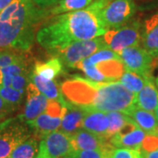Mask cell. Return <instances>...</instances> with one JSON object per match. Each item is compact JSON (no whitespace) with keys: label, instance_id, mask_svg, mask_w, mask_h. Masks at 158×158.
I'll list each match as a JSON object with an SVG mask.
<instances>
[{"label":"cell","instance_id":"cell-35","mask_svg":"<svg viewBox=\"0 0 158 158\" xmlns=\"http://www.w3.org/2000/svg\"><path fill=\"white\" fill-rule=\"evenodd\" d=\"M143 158H158V149L152 152H143Z\"/></svg>","mask_w":158,"mask_h":158},{"label":"cell","instance_id":"cell-31","mask_svg":"<svg viewBox=\"0 0 158 158\" xmlns=\"http://www.w3.org/2000/svg\"><path fill=\"white\" fill-rule=\"evenodd\" d=\"M111 153L106 150H77L70 158H109Z\"/></svg>","mask_w":158,"mask_h":158},{"label":"cell","instance_id":"cell-12","mask_svg":"<svg viewBox=\"0 0 158 158\" xmlns=\"http://www.w3.org/2000/svg\"><path fill=\"white\" fill-rule=\"evenodd\" d=\"M66 111L62 118V123L59 129L72 135L77 131L82 129V123L86 111L75 106L65 99Z\"/></svg>","mask_w":158,"mask_h":158},{"label":"cell","instance_id":"cell-18","mask_svg":"<svg viewBox=\"0 0 158 158\" xmlns=\"http://www.w3.org/2000/svg\"><path fill=\"white\" fill-rule=\"evenodd\" d=\"M30 82H32L49 100H60L63 98L61 88L56 82L44 78L35 73L34 70H32L30 73Z\"/></svg>","mask_w":158,"mask_h":158},{"label":"cell","instance_id":"cell-27","mask_svg":"<svg viewBox=\"0 0 158 158\" xmlns=\"http://www.w3.org/2000/svg\"><path fill=\"white\" fill-rule=\"evenodd\" d=\"M0 96L7 103L18 108L24 100V98L26 96V91H20L14 90L11 87H6L0 85Z\"/></svg>","mask_w":158,"mask_h":158},{"label":"cell","instance_id":"cell-36","mask_svg":"<svg viewBox=\"0 0 158 158\" xmlns=\"http://www.w3.org/2000/svg\"><path fill=\"white\" fill-rule=\"evenodd\" d=\"M13 0H0V13L9 6Z\"/></svg>","mask_w":158,"mask_h":158},{"label":"cell","instance_id":"cell-39","mask_svg":"<svg viewBox=\"0 0 158 158\" xmlns=\"http://www.w3.org/2000/svg\"><path fill=\"white\" fill-rule=\"evenodd\" d=\"M35 158H45V157H44L43 156H41L40 154H39V153H38V155H37V156H36V157H35Z\"/></svg>","mask_w":158,"mask_h":158},{"label":"cell","instance_id":"cell-22","mask_svg":"<svg viewBox=\"0 0 158 158\" xmlns=\"http://www.w3.org/2000/svg\"><path fill=\"white\" fill-rule=\"evenodd\" d=\"M38 138L30 136L13 149L9 158H35L39 153Z\"/></svg>","mask_w":158,"mask_h":158},{"label":"cell","instance_id":"cell-15","mask_svg":"<svg viewBox=\"0 0 158 158\" xmlns=\"http://www.w3.org/2000/svg\"><path fill=\"white\" fill-rule=\"evenodd\" d=\"M108 127L109 119L106 113L99 111H86L82 123V129L106 137Z\"/></svg>","mask_w":158,"mask_h":158},{"label":"cell","instance_id":"cell-2","mask_svg":"<svg viewBox=\"0 0 158 158\" xmlns=\"http://www.w3.org/2000/svg\"><path fill=\"white\" fill-rule=\"evenodd\" d=\"M108 30L87 9L60 14L38 30L35 39L40 47L58 56L79 40L100 37Z\"/></svg>","mask_w":158,"mask_h":158},{"label":"cell","instance_id":"cell-3","mask_svg":"<svg viewBox=\"0 0 158 158\" xmlns=\"http://www.w3.org/2000/svg\"><path fill=\"white\" fill-rule=\"evenodd\" d=\"M48 15L33 0H13L0 13V48L28 51L38 25Z\"/></svg>","mask_w":158,"mask_h":158},{"label":"cell","instance_id":"cell-1","mask_svg":"<svg viewBox=\"0 0 158 158\" xmlns=\"http://www.w3.org/2000/svg\"><path fill=\"white\" fill-rule=\"evenodd\" d=\"M61 91L69 103L85 111L127 113L136 105L137 94L118 82H95L74 77L62 83Z\"/></svg>","mask_w":158,"mask_h":158},{"label":"cell","instance_id":"cell-30","mask_svg":"<svg viewBox=\"0 0 158 158\" xmlns=\"http://www.w3.org/2000/svg\"><path fill=\"white\" fill-rule=\"evenodd\" d=\"M24 58L25 56L23 55L14 52L11 49L0 50V69L6 68L11 64L19 62Z\"/></svg>","mask_w":158,"mask_h":158},{"label":"cell","instance_id":"cell-33","mask_svg":"<svg viewBox=\"0 0 158 158\" xmlns=\"http://www.w3.org/2000/svg\"><path fill=\"white\" fill-rule=\"evenodd\" d=\"M16 108L17 107L7 103L2 97L0 96V124L2 122H4L6 119H7L6 117L9 114H11L12 112H14L16 110Z\"/></svg>","mask_w":158,"mask_h":158},{"label":"cell","instance_id":"cell-32","mask_svg":"<svg viewBox=\"0 0 158 158\" xmlns=\"http://www.w3.org/2000/svg\"><path fill=\"white\" fill-rule=\"evenodd\" d=\"M141 148L143 152H152L158 149V135H148L145 136Z\"/></svg>","mask_w":158,"mask_h":158},{"label":"cell","instance_id":"cell-20","mask_svg":"<svg viewBox=\"0 0 158 158\" xmlns=\"http://www.w3.org/2000/svg\"><path fill=\"white\" fill-rule=\"evenodd\" d=\"M146 136V132L137 127L135 130L130 134L124 136L113 135L110 139V142L115 148H141V142Z\"/></svg>","mask_w":158,"mask_h":158},{"label":"cell","instance_id":"cell-8","mask_svg":"<svg viewBox=\"0 0 158 158\" xmlns=\"http://www.w3.org/2000/svg\"><path fill=\"white\" fill-rule=\"evenodd\" d=\"M74 151L70 135L61 130L47 135L40 142L39 154L45 158H70Z\"/></svg>","mask_w":158,"mask_h":158},{"label":"cell","instance_id":"cell-6","mask_svg":"<svg viewBox=\"0 0 158 158\" xmlns=\"http://www.w3.org/2000/svg\"><path fill=\"white\" fill-rule=\"evenodd\" d=\"M108 48L104 38L96 37L93 39L79 40L69 45L57 56L62 61L63 66L75 68L77 62L85 60L102 48Z\"/></svg>","mask_w":158,"mask_h":158},{"label":"cell","instance_id":"cell-11","mask_svg":"<svg viewBox=\"0 0 158 158\" xmlns=\"http://www.w3.org/2000/svg\"><path fill=\"white\" fill-rule=\"evenodd\" d=\"M27 101L23 113L19 117L27 122L37 118L41 113H43L47 109L49 99L43 95L35 85L29 82L26 89Z\"/></svg>","mask_w":158,"mask_h":158},{"label":"cell","instance_id":"cell-38","mask_svg":"<svg viewBox=\"0 0 158 158\" xmlns=\"http://www.w3.org/2000/svg\"><path fill=\"white\" fill-rule=\"evenodd\" d=\"M155 82H156V87H157L158 89V75L157 77H156V80H155Z\"/></svg>","mask_w":158,"mask_h":158},{"label":"cell","instance_id":"cell-5","mask_svg":"<svg viewBox=\"0 0 158 158\" xmlns=\"http://www.w3.org/2000/svg\"><path fill=\"white\" fill-rule=\"evenodd\" d=\"M33 135L32 129L19 117L0 124V158H9L15 148Z\"/></svg>","mask_w":158,"mask_h":158},{"label":"cell","instance_id":"cell-24","mask_svg":"<svg viewBox=\"0 0 158 158\" xmlns=\"http://www.w3.org/2000/svg\"><path fill=\"white\" fill-rule=\"evenodd\" d=\"M119 82L124 85L127 90H129L130 91L135 94H138L144 86L145 77L135 72H133V71L125 70L121 77L119 78Z\"/></svg>","mask_w":158,"mask_h":158},{"label":"cell","instance_id":"cell-37","mask_svg":"<svg viewBox=\"0 0 158 158\" xmlns=\"http://www.w3.org/2000/svg\"><path fill=\"white\" fill-rule=\"evenodd\" d=\"M155 116H156V119H157L158 121V106L157 107H156V111H155Z\"/></svg>","mask_w":158,"mask_h":158},{"label":"cell","instance_id":"cell-26","mask_svg":"<svg viewBox=\"0 0 158 158\" xmlns=\"http://www.w3.org/2000/svg\"><path fill=\"white\" fill-rule=\"evenodd\" d=\"M75 68L81 69L83 72H85L86 77L92 81H95V82H111L103 74L100 73L98 70V69L96 68V66L94 64H91L88 61L87 58L81 61V62H77L76 64Z\"/></svg>","mask_w":158,"mask_h":158},{"label":"cell","instance_id":"cell-9","mask_svg":"<svg viewBox=\"0 0 158 158\" xmlns=\"http://www.w3.org/2000/svg\"><path fill=\"white\" fill-rule=\"evenodd\" d=\"M126 70L143 76H151L153 57L139 46L128 47L118 53Z\"/></svg>","mask_w":158,"mask_h":158},{"label":"cell","instance_id":"cell-13","mask_svg":"<svg viewBox=\"0 0 158 158\" xmlns=\"http://www.w3.org/2000/svg\"><path fill=\"white\" fill-rule=\"evenodd\" d=\"M154 80L152 75L145 77L144 86L137 94L136 100L137 106L150 113H155L158 106V89Z\"/></svg>","mask_w":158,"mask_h":158},{"label":"cell","instance_id":"cell-25","mask_svg":"<svg viewBox=\"0 0 158 158\" xmlns=\"http://www.w3.org/2000/svg\"><path fill=\"white\" fill-rule=\"evenodd\" d=\"M109 119V127L106 134V138L110 140L113 135H115L122 126L131 119L127 114L121 112H110L106 113Z\"/></svg>","mask_w":158,"mask_h":158},{"label":"cell","instance_id":"cell-16","mask_svg":"<svg viewBox=\"0 0 158 158\" xmlns=\"http://www.w3.org/2000/svg\"><path fill=\"white\" fill-rule=\"evenodd\" d=\"M127 114L140 128L146 132V134L156 135L158 132V121L154 113L145 111L135 105Z\"/></svg>","mask_w":158,"mask_h":158},{"label":"cell","instance_id":"cell-14","mask_svg":"<svg viewBox=\"0 0 158 158\" xmlns=\"http://www.w3.org/2000/svg\"><path fill=\"white\" fill-rule=\"evenodd\" d=\"M32 129V132L38 139L43 137L52 132H55L60 128L62 123L61 117H52L48 113H43L37 118L27 122Z\"/></svg>","mask_w":158,"mask_h":158},{"label":"cell","instance_id":"cell-10","mask_svg":"<svg viewBox=\"0 0 158 158\" xmlns=\"http://www.w3.org/2000/svg\"><path fill=\"white\" fill-rule=\"evenodd\" d=\"M74 150H106L113 151L115 148L110 140L87 130L81 129L70 135Z\"/></svg>","mask_w":158,"mask_h":158},{"label":"cell","instance_id":"cell-28","mask_svg":"<svg viewBox=\"0 0 158 158\" xmlns=\"http://www.w3.org/2000/svg\"><path fill=\"white\" fill-rule=\"evenodd\" d=\"M87 59L91 64L95 65L98 62H100L102 61L112 60V59H120V56L118 53L112 50L111 48H102L100 50L95 52L93 55H91Z\"/></svg>","mask_w":158,"mask_h":158},{"label":"cell","instance_id":"cell-19","mask_svg":"<svg viewBox=\"0 0 158 158\" xmlns=\"http://www.w3.org/2000/svg\"><path fill=\"white\" fill-rule=\"evenodd\" d=\"M33 70L44 78L54 80L63 71V64L59 57L54 56L45 62H36Z\"/></svg>","mask_w":158,"mask_h":158},{"label":"cell","instance_id":"cell-4","mask_svg":"<svg viewBox=\"0 0 158 158\" xmlns=\"http://www.w3.org/2000/svg\"><path fill=\"white\" fill-rule=\"evenodd\" d=\"M107 30L124 27L135 12L133 0H98L86 8Z\"/></svg>","mask_w":158,"mask_h":158},{"label":"cell","instance_id":"cell-17","mask_svg":"<svg viewBox=\"0 0 158 158\" xmlns=\"http://www.w3.org/2000/svg\"><path fill=\"white\" fill-rule=\"evenodd\" d=\"M143 48L152 57H158V15L148 19L141 35Z\"/></svg>","mask_w":158,"mask_h":158},{"label":"cell","instance_id":"cell-40","mask_svg":"<svg viewBox=\"0 0 158 158\" xmlns=\"http://www.w3.org/2000/svg\"><path fill=\"white\" fill-rule=\"evenodd\" d=\"M156 135H158V132H157V134H156Z\"/></svg>","mask_w":158,"mask_h":158},{"label":"cell","instance_id":"cell-21","mask_svg":"<svg viewBox=\"0 0 158 158\" xmlns=\"http://www.w3.org/2000/svg\"><path fill=\"white\" fill-rule=\"evenodd\" d=\"M95 66L98 69V70L111 82L117 81L118 79L120 78L122 74L126 70L121 59H112V60L102 61L95 64Z\"/></svg>","mask_w":158,"mask_h":158},{"label":"cell","instance_id":"cell-29","mask_svg":"<svg viewBox=\"0 0 158 158\" xmlns=\"http://www.w3.org/2000/svg\"><path fill=\"white\" fill-rule=\"evenodd\" d=\"M109 158H143V153L141 148H118L113 149Z\"/></svg>","mask_w":158,"mask_h":158},{"label":"cell","instance_id":"cell-7","mask_svg":"<svg viewBox=\"0 0 158 158\" xmlns=\"http://www.w3.org/2000/svg\"><path fill=\"white\" fill-rule=\"evenodd\" d=\"M140 30V23L134 21L128 25H125L122 27L108 30L104 34V40L109 48L118 54L126 48L140 44L141 40Z\"/></svg>","mask_w":158,"mask_h":158},{"label":"cell","instance_id":"cell-34","mask_svg":"<svg viewBox=\"0 0 158 158\" xmlns=\"http://www.w3.org/2000/svg\"><path fill=\"white\" fill-rule=\"evenodd\" d=\"M34 3L41 8H47L48 6H55L60 0H33Z\"/></svg>","mask_w":158,"mask_h":158},{"label":"cell","instance_id":"cell-23","mask_svg":"<svg viewBox=\"0 0 158 158\" xmlns=\"http://www.w3.org/2000/svg\"><path fill=\"white\" fill-rule=\"evenodd\" d=\"M92 3V0H60L52 8L49 14L56 16L67 12L84 10Z\"/></svg>","mask_w":158,"mask_h":158}]
</instances>
